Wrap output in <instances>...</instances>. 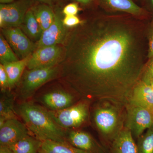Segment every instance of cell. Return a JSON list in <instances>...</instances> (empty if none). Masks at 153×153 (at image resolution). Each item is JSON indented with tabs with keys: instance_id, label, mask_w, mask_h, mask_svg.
<instances>
[{
	"instance_id": "7a4b0ae2",
	"label": "cell",
	"mask_w": 153,
	"mask_h": 153,
	"mask_svg": "<svg viewBox=\"0 0 153 153\" xmlns=\"http://www.w3.org/2000/svg\"><path fill=\"white\" fill-rule=\"evenodd\" d=\"M18 112L36 138L41 141L67 142L66 133L53 120L49 111L31 102H24L19 106Z\"/></svg>"
},
{
	"instance_id": "7402d4cb",
	"label": "cell",
	"mask_w": 153,
	"mask_h": 153,
	"mask_svg": "<svg viewBox=\"0 0 153 153\" xmlns=\"http://www.w3.org/2000/svg\"><path fill=\"white\" fill-rule=\"evenodd\" d=\"M12 119H17L13 99L8 96H1L0 100V126L7 120Z\"/></svg>"
},
{
	"instance_id": "ffe728a7",
	"label": "cell",
	"mask_w": 153,
	"mask_h": 153,
	"mask_svg": "<svg viewBox=\"0 0 153 153\" xmlns=\"http://www.w3.org/2000/svg\"><path fill=\"white\" fill-rule=\"evenodd\" d=\"M43 31L52 25L56 15L49 6L41 4L31 8Z\"/></svg>"
},
{
	"instance_id": "d6a6232c",
	"label": "cell",
	"mask_w": 153,
	"mask_h": 153,
	"mask_svg": "<svg viewBox=\"0 0 153 153\" xmlns=\"http://www.w3.org/2000/svg\"><path fill=\"white\" fill-rule=\"evenodd\" d=\"M39 1L43 2H49L51 0H38Z\"/></svg>"
},
{
	"instance_id": "d6986e66",
	"label": "cell",
	"mask_w": 153,
	"mask_h": 153,
	"mask_svg": "<svg viewBox=\"0 0 153 153\" xmlns=\"http://www.w3.org/2000/svg\"><path fill=\"white\" fill-rule=\"evenodd\" d=\"M38 153H88L65 142L46 140L42 141Z\"/></svg>"
},
{
	"instance_id": "f1b7e54d",
	"label": "cell",
	"mask_w": 153,
	"mask_h": 153,
	"mask_svg": "<svg viewBox=\"0 0 153 153\" xmlns=\"http://www.w3.org/2000/svg\"><path fill=\"white\" fill-rule=\"evenodd\" d=\"M148 41V58L149 59L153 57V24L149 32Z\"/></svg>"
},
{
	"instance_id": "6da1fadb",
	"label": "cell",
	"mask_w": 153,
	"mask_h": 153,
	"mask_svg": "<svg viewBox=\"0 0 153 153\" xmlns=\"http://www.w3.org/2000/svg\"><path fill=\"white\" fill-rule=\"evenodd\" d=\"M146 29L131 15L100 14L67 30L58 76L87 99L128 104L146 65Z\"/></svg>"
},
{
	"instance_id": "4316f807",
	"label": "cell",
	"mask_w": 153,
	"mask_h": 153,
	"mask_svg": "<svg viewBox=\"0 0 153 153\" xmlns=\"http://www.w3.org/2000/svg\"><path fill=\"white\" fill-rule=\"evenodd\" d=\"M62 21L65 27L72 28L80 25L82 22L76 16H65Z\"/></svg>"
},
{
	"instance_id": "e0dca14e",
	"label": "cell",
	"mask_w": 153,
	"mask_h": 153,
	"mask_svg": "<svg viewBox=\"0 0 153 153\" xmlns=\"http://www.w3.org/2000/svg\"><path fill=\"white\" fill-rule=\"evenodd\" d=\"M31 55L22 60L15 62L1 63L5 69L10 80L11 88L21 80L26 67H27Z\"/></svg>"
},
{
	"instance_id": "3957f363",
	"label": "cell",
	"mask_w": 153,
	"mask_h": 153,
	"mask_svg": "<svg viewBox=\"0 0 153 153\" xmlns=\"http://www.w3.org/2000/svg\"><path fill=\"white\" fill-rule=\"evenodd\" d=\"M59 70L58 65L26 70L20 80L19 92L20 97L26 100L32 97L39 88L58 76Z\"/></svg>"
},
{
	"instance_id": "1f68e13d",
	"label": "cell",
	"mask_w": 153,
	"mask_h": 153,
	"mask_svg": "<svg viewBox=\"0 0 153 153\" xmlns=\"http://www.w3.org/2000/svg\"><path fill=\"white\" fill-rule=\"evenodd\" d=\"M16 1V0H0V3L3 4H7L14 2Z\"/></svg>"
},
{
	"instance_id": "4fadbf2b",
	"label": "cell",
	"mask_w": 153,
	"mask_h": 153,
	"mask_svg": "<svg viewBox=\"0 0 153 153\" xmlns=\"http://www.w3.org/2000/svg\"><path fill=\"white\" fill-rule=\"evenodd\" d=\"M128 104L142 107L153 114V88L150 84L140 80L133 90Z\"/></svg>"
},
{
	"instance_id": "9c48e42d",
	"label": "cell",
	"mask_w": 153,
	"mask_h": 153,
	"mask_svg": "<svg viewBox=\"0 0 153 153\" xmlns=\"http://www.w3.org/2000/svg\"><path fill=\"white\" fill-rule=\"evenodd\" d=\"M94 120L97 128L102 134L109 136L115 131L118 124V111L113 106L105 105L95 111Z\"/></svg>"
},
{
	"instance_id": "4dcf8cb0",
	"label": "cell",
	"mask_w": 153,
	"mask_h": 153,
	"mask_svg": "<svg viewBox=\"0 0 153 153\" xmlns=\"http://www.w3.org/2000/svg\"><path fill=\"white\" fill-rule=\"evenodd\" d=\"M77 2L80 3L83 5H88L92 2L94 0H74Z\"/></svg>"
},
{
	"instance_id": "603a6c76",
	"label": "cell",
	"mask_w": 153,
	"mask_h": 153,
	"mask_svg": "<svg viewBox=\"0 0 153 153\" xmlns=\"http://www.w3.org/2000/svg\"><path fill=\"white\" fill-rule=\"evenodd\" d=\"M19 59L5 38L0 35V61L1 63L18 61Z\"/></svg>"
},
{
	"instance_id": "30bf717a",
	"label": "cell",
	"mask_w": 153,
	"mask_h": 153,
	"mask_svg": "<svg viewBox=\"0 0 153 153\" xmlns=\"http://www.w3.org/2000/svg\"><path fill=\"white\" fill-rule=\"evenodd\" d=\"M30 132L25 123L18 119L6 121L0 126V146H10Z\"/></svg>"
},
{
	"instance_id": "5bb4252c",
	"label": "cell",
	"mask_w": 153,
	"mask_h": 153,
	"mask_svg": "<svg viewBox=\"0 0 153 153\" xmlns=\"http://www.w3.org/2000/svg\"><path fill=\"white\" fill-rule=\"evenodd\" d=\"M41 100L42 103L50 110L57 111L71 106L73 97L67 92L56 91L45 94Z\"/></svg>"
},
{
	"instance_id": "2e32d148",
	"label": "cell",
	"mask_w": 153,
	"mask_h": 153,
	"mask_svg": "<svg viewBox=\"0 0 153 153\" xmlns=\"http://www.w3.org/2000/svg\"><path fill=\"white\" fill-rule=\"evenodd\" d=\"M105 8L114 11L123 12L140 18L145 15V11L133 0H100Z\"/></svg>"
},
{
	"instance_id": "7c38bea8",
	"label": "cell",
	"mask_w": 153,
	"mask_h": 153,
	"mask_svg": "<svg viewBox=\"0 0 153 153\" xmlns=\"http://www.w3.org/2000/svg\"><path fill=\"white\" fill-rule=\"evenodd\" d=\"M67 142L88 153H105L89 134L80 131L72 130L66 136Z\"/></svg>"
},
{
	"instance_id": "83f0119b",
	"label": "cell",
	"mask_w": 153,
	"mask_h": 153,
	"mask_svg": "<svg viewBox=\"0 0 153 153\" xmlns=\"http://www.w3.org/2000/svg\"><path fill=\"white\" fill-rule=\"evenodd\" d=\"M79 9V6L76 3H70L63 8V13L65 16H76Z\"/></svg>"
},
{
	"instance_id": "f546056e",
	"label": "cell",
	"mask_w": 153,
	"mask_h": 153,
	"mask_svg": "<svg viewBox=\"0 0 153 153\" xmlns=\"http://www.w3.org/2000/svg\"><path fill=\"white\" fill-rule=\"evenodd\" d=\"M0 153H13L8 147L0 146Z\"/></svg>"
},
{
	"instance_id": "cb8c5ba5",
	"label": "cell",
	"mask_w": 153,
	"mask_h": 153,
	"mask_svg": "<svg viewBox=\"0 0 153 153\" xmlns=\"http://www.w3.org/2000/svg\"><path fill=\"white\" fill-rule=\"evenodd\" d=\"M138 153H153V127L147 130L138 138Z\"/></svg>"
},
{
	"instance_id": "ac0fdd59",
	"label": "cell",
	"mask_w": 153,
	"mask_h": 153,
	"mask_svg": "<svg viewBox=\"0 0 153 153\" xmlns=\"http://www.w3.org/2000/svg\"><path fill=\"white\" fill-rule=\"evenodd\" d=\"M20 27L30 40L36 42L39 41L43 32L31 8L26 13Z\"/></svg>"
},
{
	"instance_id": "44dd1931",
	"label": "cell",
	"mask_w": 153,
	"mask_h": 153,
	"mask_svg": "<svg viewBox=\"0 0 153 153\" xmlns=\"http://www.w3.org/2000/svg\"><path fill=\"white\" fill-rule=\"evenodd\" d=\"M42 141L30 134L12 145L9 148L13 153H38Z\"/></svg>"
},
{
	"instance_id": "d4e9b609",
	"label": "cell",
	"mask_w": 153,
	"mask_h": 153,
	"mask_svg": "<svg viewBox=\"0 0 153 153\" xmlns=\"http://www.w3.org/2000/svg\"><path fill=\"white\" fill-rule=\"evenodd\" d=\"M153 79V57L149 59L144 68L141 80L149 84L151 80Z\"/></svg>"
},
{
	"instance_id": "5b68a950",
	"label": "cell",
	"mask_w": 153,
	"mask_h": 153,
	"mask_svg": "<svg viewBox=\"0 0 153 153\" xmlns=\"http://www.w3.org/2000/svg\"><path fill=\"white\" fill-rule=\"evenodd\" d=\"M31 0H19L11 4H0L1 29L20 27L27 11L32 7Z\"/></svg>"
},
{
	"instance_id": "e575fe53",
	"label": "cell",
	"mask_w": 153,
	"mask_h": 153,
	"mask_svg": "<svg viewBox=\"0 0 153 153\" xmlns=\"http://www.w3.org/2000/svg\"><path fill=\"white\" fill-rule=\"evenodd\" d=\"M149 1L150 2L151 6H152L153 8V0H149Z\"/></svg>"
},
{
	"instance_id": "ba28073f",
	"label": "cell",
	"mask_w": 153,
	"mask_h": 153,
	"mask_svg": "<svg viewBox=\"0 0 153 153\" xmlns=\"http://www.w3.org/2000/svg\"><path fill=\"white\" fill-rule=\"evenodd\" d=\"M63 47L58 45L41 47L35 49L31 54L28 69L44 68L58 65L62 58Z\"/></svg>"
},
{
	"instance_id": "52a82bcc",
	"label": "cell",
	"mask_w": 153,
	"mask_h": 153,
	"mask_svg": "<svg viewBox=\"0 0 153 153\" xmlns=\"http://www.w3.org/2000/svg\"><path fill=\"white\" fill-rule=\"evenodd\" d=\"M1 30V33L19 60L26 58L35 51V43L28 38L21 28H6Z\"/></svg>"
},
{
	"instance_id": "484cf974",
	"label": "cell",
	"mask_w": 153,
	"mask_h": 153,
	"mask_svg": "<svg viewBox=\"0 0 153 153\" xmlns=\"http://www.w3.org/2000/svg\"><path fill=\"white\" fill-rule=\"evenodd\" d=\"M0 87L3 92L11 88L8 76L1 63L0 64Z\"/></svg>"
},
{
	"instance_id": "9a60e30c",
	"label": "cell",
	"mask_w": 153,
	"mask_h": 153,
	"mask_svg": "<svg viewBox=\"0 0 153 153\" xmlns=\"http://www.w3.org/2000/svg\"><path fill=\"white\" fill-rule=\"evenodd\" d=\"M112 153H138L131 132L126 128L117 134L112 144Z\"/></svg>"
},
{
	"instance_id": "836d02e7",
	"label": "cell",
	"mask_w": 153,
	"mask_h": 153,
	"mask_svg": "<svg viewBox=\"0 0 153 153\" xmlns=\"http://www.w3.org/2000/svg\"><path fill=\"white\" fill-rule=\"evenodd\" d=\"M149 84H150L151 86H152L153 88V79L151 80Z\"/></svg>"
},
{
	"instance_id": "277c9868",
	"label": "cell",
	"mask_w": 153,
	"mask_h": 153,
	"mask_svg": "<svg viewBox=\"0 0 153 153\" xmlns=\"http://www.w3.org/2000/svg\"><path fill=\"white\" fill-rule=\"evenodd\" d=\"M49 111L53 120L62 128H75L87 119L88 105L87 102H82L64 109Z\"/></svg>"
},
{
	"instance_id": "8992f818",
	"label": "cell",
	"mask_w": 153,
	"mask_h": 153,
	"mask_svg": "<svg viewBox=\"0 0 153 153\" xmlns=\"http://www.w3.org/2000/svg\"><path fill=\"white\" fill-rule=\"evenodd\" d=\"M127 105L126 128L130 131L133 136L138 139L145 131L153 127V114L142 107Z\"/></svg>"
},
{
	"instance_id": "8fae6325",
	"label": "cell",
	"mask_w": 153,
	"mask_h": 153,
	"mask_svg": "<svg viewBox=\"0 0 153 153\" xmlns=\"http://www.w3.org/2000/svg\"><path fill=\"white\" fill-rule=\"evenodd\" d=\"M65 27L62 20L56 15L52 25L43 31L39 41L35 43V49L63 44L67 32Z\"/></svg>"
}]
</instances>
